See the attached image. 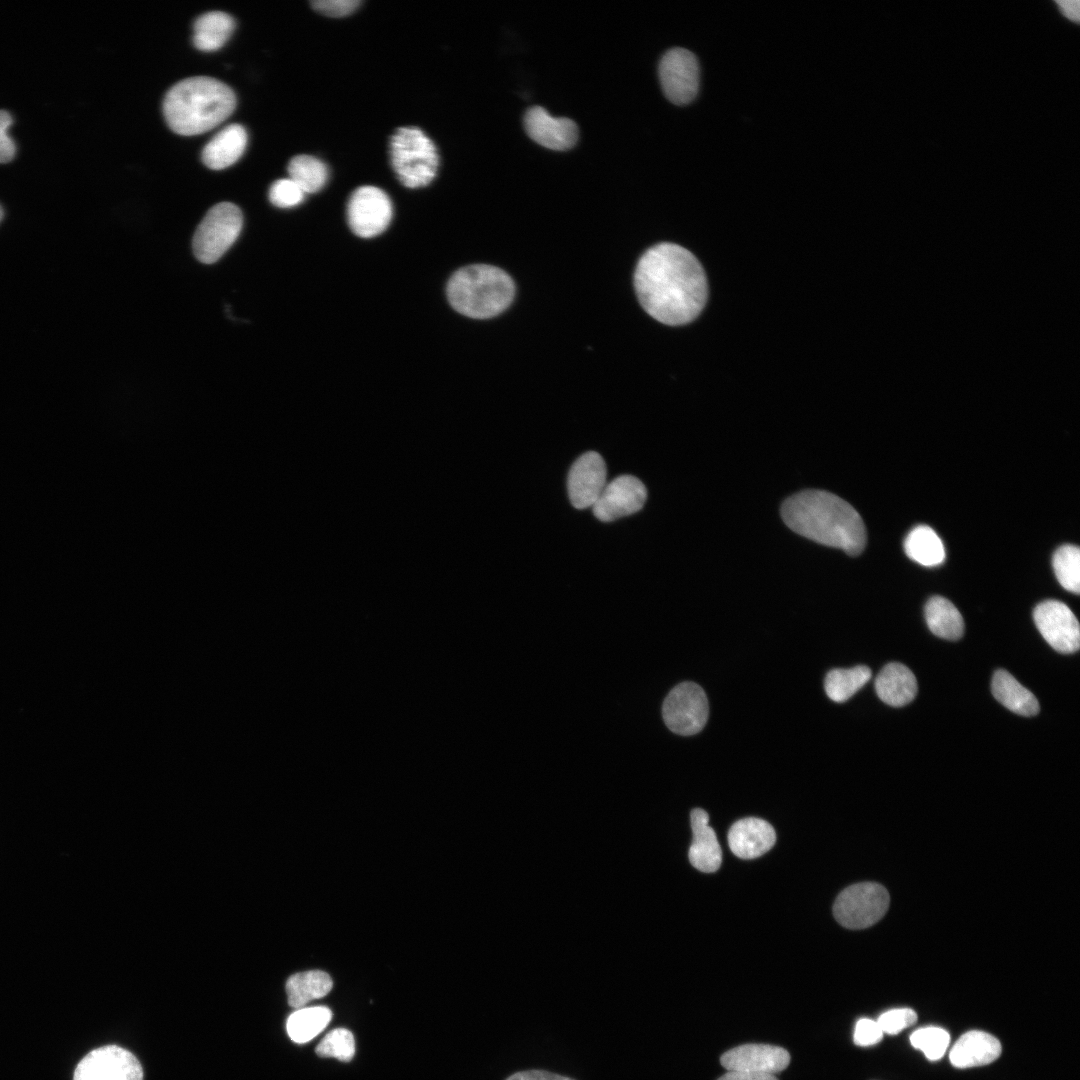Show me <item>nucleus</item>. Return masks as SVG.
I'll use <instances>...</instances> for the list:
<instances>
[{"label": "nucleus", "instance_id": "aec40b11", "mask_svg": "<svg viewBox=\"0 0 1080 1080\" xmlns=\"http://www.w3.org/2000/svg\"><path fill=\"white\" fill-rule=\"evenodd\" d=\"M247 145V132L240 124L221 129L202 150V162L210 169L221 170L234 164Z\"/></svg>", "mask_w": 1080, "mask_h": 1080}, {"label": "nucleus", "instance_id": "423d86ee", "mask_svg": "<svg viewBox=\"0 0 1080 1080\" xmlns=\"http://www.w3.org/2000/svg\"><path fill=\"white\" fill-rule=\"evenodd\" d=\"M243 215L238 206L221 202L209 209L193 237V252L205 264L219 260L239 236Z\"/></svg>", "mask_w": 1080, "mask_h": 1080}, {"label": "nucleus", "instance_id": "e433bc0d", "mask_svg": "<svg viewBox=\"0 0 1080 1080\" xmlns=\"http://www.w3.org/2000/svg\"><path fill=\"white\" fill-rule=\"evenodd\" d=\"M13 122L11 114L6 110H0V163L11 161L16 154L14 140L8 134V129Z\"/></svg>", "mask_w": 1080, "mask_h": 1080}, {"label": "nucleus", "instance_id": "20e7f679", "mask_svg": "<svg viewBox=\"0 0 1080 1080\" xmlns=\"http://www.w3.org/2000/svg\"><path fill=\"white\" fill-rule=\"evenodd\" d=\"M515 285L502 269L475 264L457 270L450 278L447 296L459 313L475 319L494 317L513 301Z\"/></svg>", "mask_w": 1080, "mask_h": 1080}, {"label": "nucleus", "instance_id": "39448f33", "mask_svg": "<svg viewBox=\"0 0 1080 1080\" xmlns=\"http://www.w3.org/2000/svg\"><path fill=\"white\" fill-rule=\"evenodd\" d=\"M391 164L399 181L408 188H420L435 178L439 156L432 140L417 127H400L390 138Z\"/></svg>", "mask_w": 1080, "mask_h": 1080}, {"label": "nucleus", "instance_id": "6ab92c4d", "mask_svg": "<svg viewBox=\"0 0 1080 1080\" xmlns=\"http://www.w3.org/2000/svg\"><path fill=\"white\" fill-rule=\"evenodd\" d=\"M1001 1051V1043L996 1037L984 1031L972 1030L955 1042L949 1058L957 1068H970L995 1061Z\"/></svg>", "mask_w": 1080, "mask_h": 1080}, {"label": "nucleus", "instance_id": "ddd939ff", "mask_svg": "<svg viewBox=\"0 0 1080 1080\" xmlns=\"http://www.w3.org/2000/svg\"><path fill=\"white\" fill-rule=\"evenodd\" d=\"M646 499L647 490L641 480L621 475L606 484L592 505V512L598 520L610 522L638 512Z\"/></svg>", "mask_w": 1080, "mask_h": 1080}, {"label": "nucleus", "instance_id": "9d476101", "mask_svg": "<svg viewBox=\"0 0 1080 1080\" xmlns=\"http://www.w3.org/2000/svg\"><path fill=\"white\" fill-rule=\"evenodd\" d=\"M659 79L669 101L676 105L690 103L699 88V64L696 56L684 48L668 50L659 62Z\"/></svg>", "mask_w": 1080, "mask_h": 1080}, {"label": "nucleus", "instance_id": "dca6fc26", "mask_svg": "<svg viewBox=\"0 0 1080 1080\" xmlns=\"http://www.w3.org/2000/svg\"><path fill=\"white\" fill-rule=\"evenodd\" d=\"M720 1061L728 1071L774 1074L788 1066L790 1055L774 1045L744 1044L725 1052Z\"/></svg>", "mask_w": 1080, "mask_h": 1080}, {"label": "nucleus", "instance_id": "c9c22d12", "mask_svg": "<svg viewBox=\"0 0 1080 1080\" xmlns=\"http://www.w3.org/2000/svg\"><path fill=\"white\" fill-rule=\"evenodd\" d=\"M883 1032L876 1021L868 1018L858 1020L854 1030V1042L858 1046H871L881 1041Z\"/></svg>", "mask_w": 1080, "mask_h": 1080}, {"label": "nucleus", "instance_id": "a878e982", "mask_svg": "<svg viewBox=\"0 0 1080 1080\" xmlns=\"http://www.w3.org/2000/svg\"><path fill=\"white\" fill-rule=\"evenodd\" d=\"M907 556L927 567L940 565L945 559V548L937 533L927 525L913 528L905 538Z\"/></svg>", "mask_w": 1080, "mask_h": 1080}, {"label": "nucleus", "instance_id": "f704fd0d", "mask_svg": "<svg viewBox=\"0 0 1080 1080\" xmlns=\"http://www.w3.org/2000/svg\"><path fill=\"white\" fill-rule=\"evenodd\" d=\"M314 10L331 17H343L351 14L361 4L359 0H315L311 1Z\"/></svg>", "mask_w": 1080, "mask_h": 1080}, {"label": "nucleus", "instance_id": "9b49d317", "mask_svg": "<svg viewBox=\"0 0 1080 1080\" xmlns=\"http://www.w3.org/2000/svg\"><path fill=\"white\" fill-rule=\"evenodd\" d=\"M73 1080H143V1069L131 1052L108 1045L89 1052L78 1063Z\"/></svg>", "mask_w": 1080, "mask_h": 1080}, {"label": "nucleus", "instance_id": "f8f14e48", "mask_svg": "<svg viewBox=\"0 0 1080 1080\" xmlns=\"http://www.w3.org/2000/svg\"><path fill=\"white\" fill-rule=\"evenodd\" d=\"M1033 618L1037 629L1053 649L1063 654L1079 649V623L1066 604L1058 600H1045L1035 607Z\"/></svg>", "mask_w": 1080, "mask_h": 1080}, {"label": "nucleus", "instance_id": "4be33fe9", "mask_svg": "<svg viewBox=\"0 0 1080 1080\" xmlns=\"http://www.w3.org/2000/svg\"><path fill=\"white\" fill-rule=\"evenodd\" d=\"M991 691L998 702L1016 714L1029 717L1039 712L1036 697L1006 670L994 673Z\"/></svg>", "mask_w": 1080, "mask_h": 1080}, {"label": "nucleus", "instance_id": "2eb2a0df", "mask_svg": "<svg viewBox=\"0 0 1080 1080\" xmlns=\"http://www.w3.org/2000/svg\"><path fill=\"white\" fill-rule=\"evenodd\" d=\"M524 128L528 136L539 145L564 151L572 148L578 140L576 123L565 117H554L540 106L529 108L524 115Z\"/></svg>", "mask_w": 1080, "mask_h": 1080}, {"label": "nucleus", "instance_id": "2f4dec72", "mask_svg": "<svg viewBox=\"0 0 1080 1080\" xmlns=\"http://www.w3.org/2000/svg\"><path fill=\"white\" fill-rule=\"evenodd\" d=\"M910 1042L914 1048L921 1050L927 1059L935 1061L944 1055L950 1035L939 1027H924L913 1032Z\"/></svg>", "mask_w": 1080, "mask_h": 1080}, {"label": "nucleus", "instance_id": "c85d7f7f", "mask_svg": "<svg viewBox=\"0 0 1080 1080\" xmlns=\"http://www.w3.org/2000/svg\"><path fill=\"white\" fill-rule=\"evenodd\" d=\"M287 171L290 179L304 193L320 191L328 179V169L325 163L311 155L301 154L294 156L288 164Z\"/></svg>", "mask_w": 1080, "mask_h": 1080}, {"label": "nucleus", "instance_id": "6e6552de", "mask_svg": "<svg viewBox=\"0 0 1080 1080\" xmlns=\"http://www.w3.org/2000/svg\"><path fill=\"white\" fill-rule=\"evenodd\" d=\"M709 705L704 690L694 682L676 685L666 696L662 716L674 733L690 736L700 732L708 719Z\"/></svg>", "mask_w": 1080, "mask_h": 1080}, {"label": "nucleus", "instance_id": "473e14b6", "mask_svg": "<svg viewBox=\"0 0 1080 1080\" xmlns=\"http://www.w3.org/2000/svg\"><path fill=\"white\" fill-rule=\"evenodd\" d=\"M305 193L290 178L279 179L272 183L269 189L270 202L279 208H290L299 205L304 199Z\"/></svg>", "mask_w": 1080, "mask_h": 1080}, {"label": "nucleus", "instance_id": "f3484780", "mask_svg": "<svg viewBox=\"0 0 1080 1080\" xmlns=\"http://www.w3.org/2000/svg\"><path fill=\"white\" fill-rule=\"evenodd\" d=\"M775 841L773 827L767 821L754 817L735 822L728 832L731 851L742 859H753L765 854Z\"/></svg>", "mask_w": 1080, "mask_h": 1080}, {"label": "nucleus", "instance_id": "f03ea898", "mask_svg": "<svg viewBox=\"0 0 1080 1080\" xmlns=\"http://www.w3.org/2000/svg\"><path fill=\"white\" fill-rule=\"evenodd\" d=\"M781 516L795 533L850 556H858L865 548L867 534L860 514L830 492L796 493L783 502Z\"/></svg>", "mask_w": 1080, "mask_h": 1080}, {"label": "nucleus", "instance_id": "b1692460", "mask_svg": "<svg viewBox=\"0 0 1080 1080\" xmlns=\"http://www.w3.org/2000/svg\"><path fill=\"white\" fill-rule=\"evenodd\" d=\"M924 611L927 626L934 635L947 640H958L962 637V615L948 599L933 596L927 601Z\"/></svg>", "mask_w": 1080, "mask_h": 1080}, {"label": "nucleus", "instance_id": "7c9ffc66", "mask_svg": "<svg viewBox=\"0 0 1080 1080\" xmlns=\"http://www.w3.org/2000/svg\"><path fill=\"white\" fill-rule=\"evenodd\" d=\"M315 1052L319 1057H332L342 1062H349L355 1054L354 1036L345 1028H336L325 1035Z\"/></svg>", "mask_w": 1080, "mask_h": 1080}, {"label": "nucleus", "instance_id": "cd10ccee", "mask_svg": "<svg viewBox=\"0 0 1080 1080\" xmlns=\"http://www.w3.org/2000/svg\"><path fill=\"white\" fill-rule=\"evenodd\" d=\"M871 678V670L865 665L848 669L830 670L824 681L827 696L834 702L842 703L850 699Z\"/></svg>", "mask_w": 1080, "mask_h": 1080}, {"label": "nucleus", "instance_id": "5701e85b", "mask_svg": "<svg viewBox=\"0 0 1080 1080\" xmlns=\"http://www.w3.org/2000/svg\"><path fill=\"white\" fill-rule=\"evenodd\" d=\"M235 28L232 16L222 11H211L199 16L193 25V44L205 52L221 48Z\"/></svg>", "mask_w": 1080, "mask_h": 1080}, {"label": "nucleus", "instance_id": "58836bf2", "mask_svg": "<svg viewBox=\"0 0 1080 1080\" xmlns=\"http://www.w3.org/2000/svg\"><path fill=\"white\" fill-rule=\"evenodd\" d=\"M718 1080H778L774 1074L755 1073L746 1071H728Z\"/></svg>", "mask_w": 1080, "mask_h": 1080}, {"label": "nucleus", "instance_id": "72a5a7b5", "mask_svg": "<svg viewBox=\"0 0 1080 1080\" xmlns=\"http://www.w3.org/2000/svg\"><path fill=\"white\" fill-rule=\"evenodd\" d=\"M917 1021V1014L910 1008L892 1009L880 1015L876 1021L883 1033L898 1034Z\"/></svg>", "mask_w": 1080, "mask_h": 1080}, {"label": "nucleus", "instance_id": "4c0bfd02", "mask_svg": "<svg viewBox=\"0 0 1080 1080\" xmlns=\"http://www.w3.org/2000/svg\"><path fill=\"white\" fill-rule=\"evenodd\" d=\"M506 1080H575L546 1070H526L512 1074Z\"/></svg>", "mask_w": 1080, "mask_h": 1080}, {"label": "nucleus", "instance_id": "f257e3e1", "mask_svg": "<svg viewBox=\"0 0 1080 1080\" xmlns=\"http://www.w3.org/2000/svg\"><path fill=\"white\" fill-rule=\"evenodd\" d=\"M634 287L642 308L666 325H683L703 310L708 296L704 270L686 248L669 242L649 248L639 259Z\"/></svg>", "mask_w": 1080, "mask_h": 1080}, {"label": "nucleus", "instance_id": "c756f323", "mask_svg": "<svg viewBox=\"0 0 1080 1080\" xmlns=\"http://www.w3.org/2000/svg\"><path fill=\"white\" fill-rule=\"evenodd\" d=\"M1053 570L1058 582L1067 591L1080 592V550L1066 544L1059 547L1052 558Z\"/></svg>", "mask_w": 1080, "mask_h": 1080}, {"label": "nucleus", "instance_id": "412c9836", "mask_svg": "<svg viewBox=\"0 0 1080 1080\" xmlns=\"http://www.w3.org/2000/svg\"><path fill=\"white\" fill-rule=\"evenodd\" d=\"M875 690L884 703L893 707H901L915 698L917 694L916 677L904 664L892 662L885 665L877 675Z\"/></svg>", "mask_w": 1080, "mask_h": 1080}, {"label": "nucleus", "instance_id": "a19ab883", "mask_svg": "<svg viewBox=\"0 0 1080 1080\" xmlns=\"http://www.w3.org/2000/svg\"><path fill=\"white\" fill-rule=\"evenodd\" d=\"M3 214H4V213H3V209H2V207H1V205H0V221H1V220H2V218H3Z\"/></svg>", "mask_w": 1080, "mask_h": 1080}, {"label": "nucleus", "instance_id": "1a4fd4ad", "mask_svg": "<svg viewBox=\"0 0 1080 1080\" xmlns=\"http://www.w3.org/2000/svg\"><path fill=\"white\" fill-rule=\"evenodd\" d=\"M392 204L388 195L375 186H361L350 196L347 219L351 230L359 237L371 238L384 232L392 219Z\"/></svg>", "mask_w": 1080, "mask_h": 1080}, {"label": "nucleus", "instance_id": "0eeeda50", "mask_svg": "<svg viewBox=\"0 0 1080 1080\" xmlns=\"http://www.w3.org/2000/svg\"><path fill=\"white\" fill-rule=\"evenodd\" d=\"M889 907V894L878 883L864 882L844 889L836 898L833 913L849 929H863L878 922Z\"/></svg>", "mask_w": 1080, "mask_h": 1080}, {"label": "nucleus", "instance_id": "7ed1b4c3", "mask_svg": "<svg viewBox=\"0 0 1080 1080\" xmlns=\"http://www.w3.org/2000/svg\"><path fill=\"white\" fill-rule=\"evenodd\" d=\"M236 106L233 90L206 76L183 79L170 88L163 100L166 123L177 134L204 133L227 119Z\"/></svg>", "mask_w": 1080, "mask_h": 1080}, {"label": "nucleus", "instance_id": "ea45409f", "mask_svg": "<svg viewBox=\"0 0 1080 1080\" xmlns=\"http://www.w3.org/2000/svg\"><path fill=\"white\" fill-rule=\"evenodd\" d=\"M1055 2L1059 6L1062 14L1065 17L1072 21H1075L1076 23L1079 21V0H1057Z\"/></svg>", "mask_w": 1080, "mask_h": 1080}, {"label": "nucleus", "instance_id": "393cba45", "mask_svg": "<svg viewBox=\"0 0 1080 1080\" xmlns=\"http://www.w3.org/2000/svg\"><path fill=\"white\" fill-rule=\"evenodd\" d=\"M333 987L329 974L321 970H309L290 976L286 982L288 1003L302 1008L308 1002L326 996Z\"/></svg>", "mask_w": 1080, "mask_h": 1080}, {"label": "nucleus", "instance_id": "4468645a", "mask_svg": "<svg viewBox=\"0 0 1080 1080\" xmlns=\"http://www.w3.org/2000/svg\"><path fill=\"white\" fill-rule=\"evenodd\" d=\"M607 484V468L595 451L582 454L571 466L567 478L570 502L576 509L592 506Z\"/></svg>", "mask_w": 1080, "mask_h": 1080}, {"label": "nucleus", "instance_id": "a211bd4d", "mask_svg": "<svg viewBox=\"0 0 1080 1080\" xmlns=\"http://www.w3.org/2000/svg\"><path fill=\"white\" fill-rule=\"evenodd\" d=\"M691 827L693 839L688 854L691 864L702 872L717 871L722 862V853L716 834L709 826L707 812L700 808L693 809Z\"/></svg>", "mask_w": 1080, "mask_h": 1080}, {"label": "nucleus", "instance_id": "bb28decb", "mask_svg": "<svg viewBox=\"0 0 1080 1080\" xmlns=\"http://www.w3.org/2000/svg\"><path fill=\"white\" fill-rule=\"evenodd\" d=\"M331 1018L332 1012L325 1006L299 1008L287 1019L288 1036L295 1043H306L323 1031Z\"/></svg>", "mask_w": 1080, "mask_h": 1080}]
</instances>
